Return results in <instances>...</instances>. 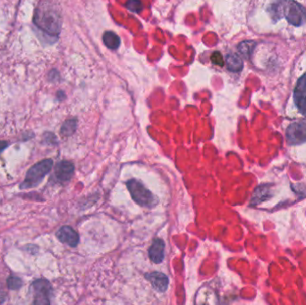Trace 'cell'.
Here are the masks:
<instances>
[{"label": "cell", "mask_w": 306, "mask_h": 305, "mask_svg": "<svg viewBox=\"0 0 306 305\" xmlns=\"http://www.w3.org/2000/svg\"><path fill=\"white\" fill-rule=\"evenodd\" d=\"M6 297H7V293L5 291L4 285L0 283V303L6 300Z\"/></svg>", "instance_id": "7402d4cb"}, {"label": "cell", "mask_w": 306, "mask_h": 305, "mask_svg": "<svg viewBox=\"0 0 306 305\" xmlns=\"http://www.w3.org/2000/svg\"><path fill=\"white\" fill-rule=\"evenodd\" d=\"M9 146V142L7 141H0V154L3 152L5 149Z\"/></svg>", "instance_id": "603a6c76"}, {"label": "cell", "mask_w": 306, "mask_h": 305, "mask_svg": "<svg viewBox=\"0 0 306 305\" xmlns=\"http://www.w3.org/2000/svg\"><path fill=\"white\" fill-rule=\"evenodd\" d=\"M271 197L270 190L267 185H261L255 190L253 193V198L251 200V205H258L263 201H266Z\"/></svg>", "instance_id": "8fae6325"}, {"label": "cell", "mask_w": 306, "mask_h": 305, "mask_svg": "<svg viewBox=\"0 0 306 305\" xmlns=\"http://www.w3.org/2000/svg\"><path fill=\"white\" fill-rule=\"evenodd\" d=\"M76 127H77V119L70 118L62 125L60 134L65 137L71 136L76 130Z\"/></svg>", "instance_id": "5bb4252c"}, {"label": "cell", "mask_w": 306, "mask_h": 305, "mask_svg": "<svg viewBox=\"0 0 306 305\" xmlns=\"http://www.w3.org/2000/svg\"><path fill=\"white\" fill-rule=\"evenodd\" d=\"M286 139L290 144H302L306 142V120L293 123L286 130Z\"/></svg>", "instance_id": "8992f818"}, {"label": "cell", "mask_w": 306, "mask_h": 305, "mask_svg": "<svg viewBox=\"0 0 306 305\" xmlns=\"http://www.w3.org/2000/svg\"><path fill=\"white\" fill-rule=\"evenodd\" d=\"M8 288L14 291H17L23 286V281L21 278L17 277H9L7 280Z\"/></svg>", "instance_id": "e0dca14e"}, {"label": "cell", "mask_w": 306, "mask_h": 305, "mask_svg": "<svg viewBox=\"0 0 306 305\" xmlns=\"http://www.w3.org/2000/svg\"><path fill=\"white\" fill-rule=\"evenodd\" d=\"M149 257L151 261L154 263L162 262L165 257V243L161 239H156L153 241L149 250Z\"/></svg>", "instance_id": "30bf717a"}, {"label": "cell", "mask_w": 306, "mask_h": 305, "mask_svg": "<svg viewBox=\"0 0 306 305\" xmlns=\"http://www.w3.org/2000/svg\"><path fill=\"white\" fill-rule=\"evenodd\" d=\"M211 60L214 65H219V66H223L225 64L223 57L220 52H214L211 57Z\"/></svg>", "instance_id": "ffe728a7"}, {"label": "cell", "mask_w": 306, "mask_h": 305, "mask_svg": "<svg viewBox=\"0 0 306 305\" xmlns=\"http://www.w3.org/2000/svg\"><path fill=\"white\" fill-rule=\"evenodd\" d=\"M32 290L33 293L32 305H51L50 294L52 292V286L49 281L44 278H39L33 282Z\"/></svg>", "instance_id": "5b68a950"}, {"label": "cell", "mask_w": 306, "mask_h": 305, "mask_svg": "<svg viewBox=\"0 0 306 305\" xmlns=\"http://www.w3.org/2000/svg\"><path fill=\"white\" fill-rule=\"evenodd\" d=\"M282 12L286 20L294 26H301L306 22V10L302 5L294 1L283 2Z\"/></svg>", "instance_id": "277c9868"}, {"label": "cell", "mask_w": 306, "mask_h": 305, "mask_svg": "<svg viewBox=\"0 0 306 305\" xmlns=\"http://www.w3.org/2000/svg\"><path fill=\"white\" fill-rule=\"evenodd\" d=\"M74 164L67 160H62L57 163L55 167V176L57 181L61 183L68 182L74 175Z\"/></svg>", "instance_id": "ba28073f"}, {"label": "cell", "mask_w": 306, "mask_h": 305, "mask_svg": "<svg viewBox=\"0 0 306 305\" xmlns=\"http://www.w3.org/2000/svg\"><path fill=\"white\" fill-rule=\"evenodd\" d=\"M145 277L156 290H158L159 292H165L167 290L168 286V278L163 273H149L145 275Z\"/></svg>", "instance_id": "9c48e42d"}, {"label": "cell", "mask_w": 306, "mask_h": 305, "mask_svg": "<svg viewBox=\"0 0 306 305\" xmlns=\"http://www.w3.org/2000/svg\"><path fill=\"white\" fill-rule=\"evenodd\" d=\"M53 167V160L46 159L40 162L34 164L33 167H30L25 175V180L21 183V190H28L37 187L38 185L43 181L46 175L49 174Z\"/></svg>", "instance_id": "7a4b0ae2"}, {"label": "cell", "mask_w": 306, "mask_h": 305, "mask_svg": "<svg viewBox=\"0 0 306 305\" xmlns=\"http://www.w3.org/2000/svg\"><path fill=\"white\" fill-rule=\"evenodd\" d=\"M33 23L46 34L50 37H57L62 27L60 9L52 2H41L34 10Z\"/></svg>", "instance_id": "6da1fadb"}, {"label": "cell", "mask_w": 306, "mask_h": 305, "mask_svg": "<svg viewBox=\"0 0 306 305\" xmlns=\"http://www.w3.org/2000/svg\"><path fill=\"white\" fill-rule=\"evenodd\" d=\"M306 97V73L299 79L297 85L294 90V99L297 100L299 98Z\"/></svg>", "instance_id": "2e32d148"}, {"label": "cell", "mask_w": 306, "mask_h": 305, "mask_svg": "<svg viewBox=\"0 0 306 305\" xmlns=\"http://www.w3.org/2000/svg\"><path fill=\"white\" fill-rule=\"evenodd\" d=\"M226 64L227 67L231 72H240L243 69V61L241 57L235 53H230L226 57Z\"/></svg>", "instance_id": "7c38bea8"}, {"label": "cell", "mask_w": 306, "mask_h": 305, "mask_svg": "<svg viewBox=\"0 0 306 305\" xmlns=\"http://www.w3.org/2000/svg\"><path fill=\"white\" fill-rule=\"evenodd\" d=\"M295 102H296V104H297L300 112H301L302 114L305 115L306 116V97L299 98L297 100H295Z\"/></svg>", "instance_id": "44dd1931"}, {"label": "cell", "mask_w": 306, "mask_h": 305, "mask_svg": "<svg viewBox=\"0 0 306 305\" xmlns=\"http://www.w3.org/2000/svg\"><path fill=\"white\" fill-rule=\"evenodd\" d=\"M56 236L61 243L68 244L71 247L77 246L80 240L78 233L69 226H63L62 228H59L57 230Z\"/></svg>", "instance_id": "52a82bcc"}, {"label": "cell", "mask_w": 306, "mask_h": 305, "mask_svg": "<svg viewBox=\"0 0 306 305\" xmlns=\"http://www.w3.org/2000/svg\"><path fill=\"white\" fill-rule=\"evenodd\" d=\"M127 186L132 198L136 204L144 207H152L156 204L155 197L139 181L130 180L127 182Z\"/></svg>", "instance_id": "3957f363"}, {"label": "cell", "mask_w": 306, "mask_h": 305, "mask_svg": "<svg viewBox=\"0 0 306 305\" xmlns=\"http://www.w3.org/2000/svg\"><path fill=\"white\" fill-rule=\"evenodd\" d=\"M255 46H256V43L254 41H242L241 43L238 45L239 53L241 54L242 56L245 58H249L252 53H253Z\"/></svg>", "instance_id": "9a60e30c"}, {"label": "cell", "mask_w": 306, "mask_h": 305, "mask_svg": "<svg viewBox=\"0 0 306 305\" xmlns=\"http://www.w3.org/2000/svg\"><path fill=\"white\" fill-rule=\"evenodd\" d=\"M126 6H127V9L133 12L139 13L143 9V4L141 1H135V0L128 1L126 3Z\"/></svg>", "instance_id": "ac0fdd59"}, {"label": "cell", "mask_w": 306, "mask_h": 305, "mask_svg": "<svg viewBox=\"0 0 306 305\" xmlns=\"http://www.w3.org/2000/svg\"><path fill=\"white\" fill-rule=\"evenodd\" d=\"M102 40L109 49H117L120 45V38L113 32H106L103 34Z\"/></svg>", "instance_id": "4fadbf2b"}, {"label": "cell", "mask_w": 306, "mask_h": 305, "mask_svg": "<svg viewBox=\"0 0 306 305\" xmlns=\"http://www.w3.org/2000/svg\"><path fill=\"white\" fill-rule=\"evenodd\" d=\"M43 138H44V143H46V144H49V145H56L57 144V137L52 133L47 132L43 135Z\"/></svg>", "instance_id": "d6986e66"}]
</instances>
